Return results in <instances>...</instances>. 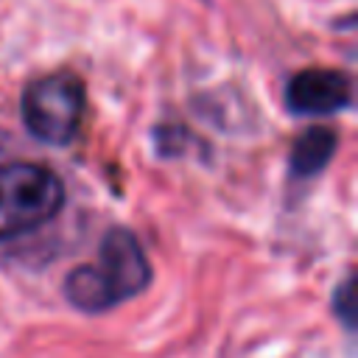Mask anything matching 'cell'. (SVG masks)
Masks as SVG:
<instances>
[{
  "instance_id": "1",
  "label": "cell",
  "mask_w": 358,
  "mask_h": 358,
  "mask_svg": "<svg viewBox=\"0 0 358 358\" xmlns=\"http://www.w3.org/2000/svg\"><path fill=\"white\" fill-rule=\"evenodd\" d=\"M154 268L140 238L126 227L106 229L98 263H84L67 271L64 299L81 313H103L126 299L140 296L151 285Z\"/></svg>"
},
{
  "instance_id": "2",
  "label": "cell",
  "mask_w": 358,
  "mask_h": 358,
  "mask_svg": "<svg viewBox=\"0 0 358 358\" xmlns=\"http://www.w3.org/2000/svg\"><path fill=\"white\" fill-rule=\"evenodd\" d=\"M62 204L64 182L50 165L25 159L0 165V241L45 227Z\"/></svg>"
},
{
  "instance_id": "3",
  "label": "cell",
  "mask_w": 358,
  "mask_h": 358,
  "mask_svg": "<svg viewBox=\"0 0 358 358\" xmlns=\"http://www.w3.org/2000/svg\"><path fill=\"white\" fill-rule=\"evenodd\" d=\"M20 115L34 140L64 148L81 131L87 115V87L67 70L39 76L25 84L20 95Z\"/></svg>"
},
{
  "instance_id": "4",
  "label": "cell",
  "mask_w": 358,
  "mask_h": 358,
  "mask_svg": "<svg viewBox=\"0 0 358 358\" xmlns=\"http://www.w3.org/2000/svg\"><path fill=\"white\" fill-rule=\"evenodd\" d=\"M352 103V81L341 70L308 67L288 78L285 109L299 117H327Z\"/></svg>"
},
{
  "instance_id": "5",
  "label": "cell",
  "mask_w": 358,
  "mask_h": 358,
  "mask_svg": "<svg viewBox=\"0 0 358 358\" xmlns=\"http://www.w3.org/2000/svg\"><path fill=\"white\" fill-rule=\"evenodd\" d=\"M336 131L330 126H310L305 129L296 140H294V148H291V157H288V171L294 179H313L319 176L327 162L333 159L336 154Z\"/></svg>"
},
{
  "instance_id": "6",
  "label": "cell",
  "mask_w": 358,
  "mask_h": 358,
  "mask_svg": "<svg viewBox=\"0 0 358 358\" xmlns=\"http://www.w3.org/2000/svg\"><path fill=\"white\" fill-rule=\"evenodd\" d=\"M333 310L344 319L347 327H352V319H355V316H352V280H350V277H347V280L341 282V288L333 294Z\"/></svg>"
}]
</instances>
